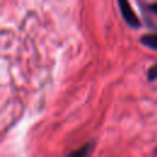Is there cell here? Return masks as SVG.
<instances>
[{
  "label": "cell",
  "mask_w": 157,
  "mask_h": 157,
  "mask_svg": "<svg viewBox=\"0 0 157 157\" xmlns=\"http://www.w3.org/2000/svg\"><path fill=\"white\" fill-rule=\"evenodd\" d=\"M118 5L120 9V13H121L124 21L128 23V26H130L131 28L141 27V22L139 20V17L136 16V13L134 12L129 0H118Z\"/></svg>",
  "instance_id": "cell-1"
},
{
  "label": "cell",
  "mask_w": 157,
  "mask_h": 157,
  "mask_svg": "<svg viewBox=\"0 0 157 157\" xmlns=\"http://www.w3.org/2000/svg\"><path fill=\"white\" fill-rule=\"evenodd\" d=\"M140 42H141L142 45H145V47H147L150 49L157 50V33H147V34H144V36H141Z\"/></svg>",
  "instance_id": "cell-2"
},
{
  "label": "cell",
  "mask_w": 157,
  "mask_h": 157,
  "mask_svg": "<svg viewBox=\"0 0 157 157\" xmlns=\"http://www.w3.org/2000/svg\"><path fill=\"white\" fill-rule=\"evenodd\" d=\"M92 148H93V144H92V142H91V144H86L83 147H81V148L77 150V151L71 152L70 155H72V156H87V155L91 152Z\"/></svg>",
  "instance_id": "cell-3"
},
{
  "label": "cell",
  "mask_w": 157,
  "mask_h": 157,
  "mask_svg": "<svg viewBox=\"0 0 157 157\" xmlns=\"http://www.w3.org/2000/svg\"><path fill=\"white\" fill-rule=\"evenodd\" d=\"M147 77L150 81H155L157 78V65H152L147 71Z\"/></svg>",
  "instance_id": "cell-4"
},
{
  "label": "cell",
  "mask_w": 157,
  "mask_h": 157,
  "mask_svg": "<svg viewBox=\"0 0 157 157\" xmlns=\"http://www.w3.org/2000/svg\"><path fill=\"white\" fill-rule=\"evenodd\" d=\"M148 10H150V11H151L152 13L157 15V2H153V4L148 5Z\"/></svg>",
  "instance_id": "cell-5"
},
{
  "label": "cell",
  "mask_w": 157,
  "mask_h": 157,
  "mask_svg": "<svg viewBox=\"0 0 157 157\" xmlns=\"http://www.w3.org/2000/svg\"><path fill=\"white\" fill-rule=\"evenodd\" d=\"M153 155H157V148H156V150L153 151Z\"/></svg>",
  "instance_id": "cell-6"
}]
</instances>
